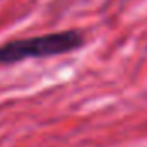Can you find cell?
Returning <instances> with one entry per match:
<instances>
[{
  "mask_svg": "<svg viewBox=\"0 0 147 147\" xmlns=\"http://www.w3.org/2000/svg\"><path fill=\"white\" fill-rule=\"evenodd\" d=\"M86 36L77 29L55 31L50 34L16 38L0 43V65H14L28 58H51L80 50Z\"/></svg>",
  "mask_w": 147,
  "mask_h": 147,
  "instance_id": "1",
  "label": "cell"
}]
</instances>
